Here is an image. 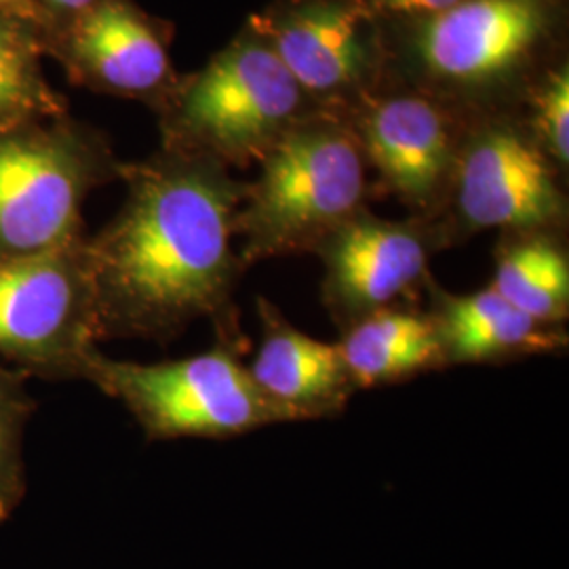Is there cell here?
<instances>
[{"label":"cell","mask_w":569,"mask_h":569,"mask_svg":"<svg viewBox=\"0 0 569 569\" xmlns=\"http://www.w3.org/2000/svg\"><path fill=\"white\" fill-rule=\"evenodd\" d=\"M247 183L237 218L244 268L266 258L315 251L366 209L367 161L350 122L308 117L287 129Z\"/></svg>","instance_id":"cell-2"},{"label":"cell","mask_w":569,"mask_h":569,"mask_svg":"<svg viewBox=\"0 0 569 569\" xmlns=\"http://www.w3.org/2000/svg\"><path fill=\"white\" fill-rule=\"evenodd\" d=\"M102 340L87 239L0 260V359L42 378L84 380Z\"/></svg>","instance_id":"cell-6"},{"label":"cell","mask_w":569,"mask_h":569,"mask_svg":"<svg viewBox=\"0 0 569 569\" xmlns=\"http://www.w3.org/2000/svg\"><path fill=\"white\" fill-rule=\"evenodd\" d=\"M449 243L439 220L390 222L367 209L312 251L323 264V305L340 331L427 287L432 256Z\"/></svg>","instance_id":"cell-9"},{"label":"cell","mask_w":569,"mask_h":569,"mask_svg":"<svg viewBox=\"0 0 569 569\" xmlns=\"http://www.w3.org/2000/svg\"><path fill=\"white\" fill-rule=\"evenodd\" d=\"M216 333L213 348L178 361L133 363L98 352L84 380L121 401L150 441L230 439L293 422L243 366L239 323H222Z\"/></svg>","instance_id":"cell-4"},{"label":"cell","mask_w":569,"mask_h":569,"mask_svg":"<svg viewBox=\"0 0 569 569\" xmlns=\"http://www.w3.org/2000/svg\"><path fill=\"white\" fill-rule=\"evenodd\" d=\"M350 124L388 192L418 218L439 220L462 142L443 103L427 91L392 93L367 103Z\"/></svg>","instance_id":"cell-12"},{"label":"cell","mask_w":569,"mask_h":569,"mask_svg":"<svg viewBox=\"0 0 569 569\" xmlns=\"http://www.w3.org/2000/svg\"><path fill=\"white\" fill-rule=\"evenodd\" d=\"M550 0H460L411 26L409 58L441 89L486 91L519 74L549 41Z\"/></svg>","instance_id":"cell-8"},{"label":"cell","mask_w":569,"mask_h":569,"mask_svg":"<svg viewBox=\"0 0 569 569\" xmlns=\"http://www.w3.org/2000/svg\"><path fill=\"white\" fill-rule=\"evenodd\" d=\"M559 173L529 129L486 122L462 136L439 222L449 241L491 228L505 234L561 232L568 197Z\"/></svg>","instance_id":"cell-7"},{"label":"cell","mask_w":569,"mask_h":569,"mask_svg":"<svg viewBox=\"0 0 569 569\" xmlns=\"http://www.w3.org/2000/svg\"><path fill=\"white\" fill-rule=\"evenodd\" d=\"M42 51L74 84L161 106L178 77L169 26L133 0H96L79 16L42 30Z\"/></svg>","instance_id":"cell-10"},{"label":"cell","mask_w":569,"mask_h":569,"mask_svg":"<svg viewBox=\"0 0 569 569\" xmlns=\"http://www.w3.org/2000/svg\"><path fill=\"white\" fill-rule=\"evenodd\" d=\"M305 91L251 26L164 98L163 148L224 167L262 161L305 119Z\"/></svg>","instance_id":"cell-3"},{"label":"cell","mask_w":569,"mask_h":569,"mask_svg":"<svg viewBox=\"0 0 569 569\" xmlns=\"http://www.w3.org/2000/svg\"><path fill=\"white\" fill-rule=\"evenodd\" d=\"M428 315L437 331L443 369L500 366L568 346L563 327L542 326L507 302L491 287L451 293L428 281Z\"/></svg>","instance_id":"cell-14"},{"label":"cell","mask_w":569,"mask_h":569,"mask_svg":"<svg viewBox=\"0 0 569 569\" xmlns=\"http://www.w3.org/2000/svg\"><path fill=\"white\" fill-rule=\"evenodd\" d=\"M32 413L23 380L0 366V523L20 507L26 496L23 435Z\"/></svg>","instance_id":"cell-18"},{"label":"cell","mask_w":569,"mask_h":569,"mask_svg":"<svg viewBox=\"0 0 569 569\" xmlns=\"http://www.w3.org/2000/svg\"><path fill=\"white\" fill-rule=\"evenodd\" d=\"M367 0H281L249 21L310 98H340L376 77L380 49Z\"/></svg>","instance_id":"cell-11"},{"label":"cell","mask_w":569,"mask_h":569,"mask_svg":"<svg viewBox=\"0 0 569 569\" xmlns=\"http://www.w3.org/2000/svg\"><path fill=\"white\" fill-rule=\"evenodd\" d=\"M489 287L542 326L569 319V256L561 232H515L496 247Z\"/></svg>","instance_id":"cell-16"},{"label":"cell","mask_w":569,"mask_h":569,"mask_svg":"<svg viewBox=\"0 0 569 569\" xmlns=\"http://www.w3.org/2000/svg\"><path fill=\"white\" fill-rule=\"evenodd\" d=\"M0 16L21 18V20L32 21L41 28L34 0H0Z\"/></svg>","instance_id":"cell-22"},{"label":"cell","mask_w":569,"mask_h":569,"mask_svg":"<svg viewBox=\"0 0 569 569\" xmlns=\"http://www.w3.org/2000/svg\"><path fill=\"white\" fill-rule=\"evenodd\" d=\"M127 197L87 239L102 338L167 342L199 319L237 321L243 274L234 251L247 183L204 157L163 148L122 164Z\"/></svg>","instance_id":"cell-1"},{"label":"cell","mask_w":569,"mask_h":569,"mask_svg":"<svg viewBox=\"0 0 569 569\" xmlns=\"http://www.w3.org/2000/svg\"><path fill=\"white\" fill-rule=\"evenodd\" d=\"M260 348L249 366L253 382L293 422L336 418L357 392L338 345H327L291 326L283 312L258 298Z\"/></svg>","instance_id":"cell-13"},{"label":"cell","mask_w":569,"mask_h":569,"mask_svg":"<svg viewBox=\"0 0 569 569\" xmlns=\"http://www.w3.org/2000/svg\"><path fill=\"white\" fill-rule=\"evenodd\" d=\"M121 173L102 133L68 114L0 129V260L84 241L82 204Z\"/></svg>","instance_id":"cell-5"},{"label":"cell","mask_w":569,"mask_h":569,"mask_svg":"<svg viewBox=\"0 0 569 569\" xmlns=\"http://www.w3.org/2000/svg\"><path fill=\"white\" fill-rule=\"evenodd\" d=\"M41 28L32 21L0 16V129L68 114L42 70Z\"/></svg>","instance_id":"cell-17"},{"label":"cell","mask_w":569,"mask_h":569,"mask_svg":"<svg viewBox=\"0 0 569 569\" xmlns=\"http://www.w3.org/2000/svg\"><path fill=\"white\" fill-rule=\"evenodd\" d=\"M357 390L401 385L443 369L428 310L388 306L340 331L336 342Z\"/></svg>","instance_id":"cell-15"},{"label":"cell","mask_w":569,"mask_h":569,"mask_svg":"<svg viewBox=\"0 0 569 569\" xmlns=\"http://www.w3.org/2000/svg\"><path fill=\"white\" fill-rule=\"evenodd\" d=\"M529 131L559 171L569 163V70H552L533 96Z\"/></svg>","instance_id":"cell-19"},{"label":"cell","mask_w":569,"mask_h":569,"mask_svg":"<svg viewBox=\"0 0 569 569\" xmlns=\"http://www.w3.org/2000/svg\"><path fill=\"white\" fill-rule=\"evenodd\" d=\"M93 2L96 0H34L39 21H41V32L79 16Z\"/></svg>","instance_id":"cell-21"},{"label":"cell","mask_w":569,"mask_h":569,"mask_svg":"<svg viewBox=\"0 0 569 569\" xmlns=\"http://www.w3.org/2000/svg\"><path fill=\"white\" fill-rule=\"evenodd\" d=\"M460 0H367L371 11L376 16H388V18H401L416 21L430 20L439 13H446Z\"/></svg>","instance_id":"cell-20"}]
</instances>
